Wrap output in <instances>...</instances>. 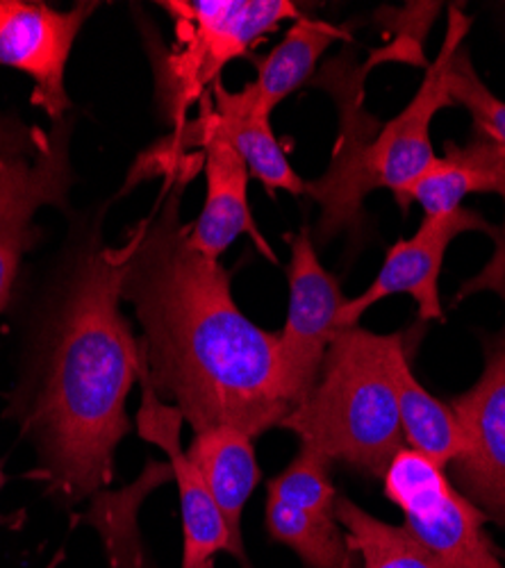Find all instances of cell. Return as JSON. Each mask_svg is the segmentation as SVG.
<instances>
[{
  "mask_svg": "<svg viewBox=\"0 0 505 568\" xmlns=\"http://www.w3.org/2000/svg\"><path fill=\"white\" fill-rule=\"evenodd\" d=\"M182 186L185 180L175 178L130 232L121 301L144 327L147 381L194 435L233 425L255 439L294 409L279 333L255 325L235 303L233 273L192 246L180 219Z\"/></svg>",
  "mask_w": 505,
  "mask_h": 568,
  "instance_id": "cell-1",
  "label": "cell"
},
{
  "mask_svg": "<svg viewBox=\"0 0 505 568\" xmlns=\"http://www.w3.org/2000/svg\"><path fill=\"white\" fill-rule=\"evenodd\" d=\"M130 244H91L60 305L26 428L43 462L37 476L67 503L94 498L114 478V450L130 433L125 400L142 348L121 314Z\"/></svg>",
  "mask_w": 505,
  "mask_h": 568,
  "instance_id": "cell-2",
  "label": "cell"
},
{
  "mask_svg": "<svg viewBox=\"0 0 505 568\" xmlns=\"http://www.w3.org/2000/svg\"><path fill=\"white\" fill-rule=\"evenodd\" d=\"M472 28V19L461 8H448V26L435 62L426 69L417 89L401 114L381 125L362 108L360 69L333 60L314 84L329 89L340 108V139L326 173L305 182L321 216L316 240L331 242L342 230L357 227L364 199L376 189H390L398 201L435 160L431 125L440 110L453 105L448 93V67Z\"/></svg>",
  "mask_w": 505,
  "mask_h": 568,
  "instance_id": "cell-3",
  "label": "cell"
},
{
  "mask_svg": "<svg viewBox=\"0 0 505 568\" xmlns=\"http://www.w3.org/2000/svg\"><path fill=\"white\" fill-rule=\"evenodd\" d=\"M392 335H374L360 325L333 339L310 394L279 425L333 464L342 462L370 478L403 450L387 351Z\"/></svg>",
  "mask_w": 505,
  "mask_h": 568,
  "instance_id": "cell-4",
  "label": "cell"
},
{
  "mask_svg": "<svg viewBox=\"0 0 505 568\" xmlns=\"http://www.w3.org/2000/svg\"><path fill=\"white\" fill-rule=\"evenodd\" d=\"M162 8L171 14L175 32L162 91L178 125L228 62L246 58L253 43L283 21L299 19L296 6L287 0H166Z\"/></svg>",
  "mask_w": 505,
  "mask_h": 568,
  "instance_id": "cell-5",
  "label": "cell"
},
{
  "mask_svg": "<svg viewBox=\"0 0 505 568\" xmlns=\"http://www.w3.org/2000/svg\"><path fill=\"white\" fill-rule=\"evenodd\" d=\"M69 130V121L41 132L0 119V314L12 298L21 257L34 244V214L43 205L67 207L73 184Z\"/></svg>",
  "mask_w": 505,
  "mask_h": 568,
  "instance_id": "cell-6",
  "label": "cell"
},
{
  "mask_svg": "<svg viewBox=\"0 0 505 568\" xmlns=\"http://www.w3.org/2000/svg\"><path fill=\"white\" fill-rule=\"evenodd\" d=\"M383 491L405 516V528L444 568H505L489 535L487 516L446 470L412 448L394 455L383 473Z\"/></svg>",
  "mask_w": 505,
  "mask_h": 568,
  "instance_id": "cell-7",
  "label": "cell"
},
{
  "mask_svg": "<svg viewBox=\"0 0 505 568\" xmlns=\"http://www.w3.org/2000/svg\"><path fill=\"white\" fill-rule=\"evenodd\" d=\"M448 407L463 435L461 453L448 462L453 485L505 528V323L485 337L478 383Z\"/></svg>",
  "mask_w": 505,
  "mask_h": 568,
  "instance_id": "cell-8",
  "label": "cell"
},
{
  "mask_svg": "<svg viewBox=\"0 0 505 568\" xmlns=\"http://www.w3.org/2000/svg\"><path fill=\"white\" fill-rule=\"evenodd\" d=\"M290 307L279 346L285 387L296 407L316 383L321 364L340 333L337 318L346 301L340 280L321 266L307 225L290 236Z\"/></svg>",
  "mask_w": 505,
  "mask_h": 568,
  "instance_id": "cell-9",
  "label": "cell"
},
{
  "mask_svg": "<svg viewBox=\"0 0 505 568\" xmlns=\"http://www.w3.org/2000/svg\"><path fill=\"white\" fill-rule=\"evenodd\" d=\"M99 6L78 3L62 12L46 3L0 0V67H10L32 80V105L62 123L71 110L64 87L73 43Z\"/></svg>",
  "mask_w": 505,
  "mask_h": 568,
  "instance_id": "cell-10",
  "label": "cell"
},
{
  "mask_svg": "<svg viewBox=\"0 0 505 568\" xmlns=\"http://www.w3.org/2000/svg\"><path fill=\"white\" fill-rule=\"evenodd\" d=\"M463 232H483L496 240V225L487 223L478 212L455 210L442 216H424L420 230L410 240H398L385 255V262L374 282L355 298H349L337 325L340 329L360 323L372 305L394 296L407 294L417 303L422 321H444L440 301V273L446 248Z\"/></svg>",
  "mask_w": 505,
  "mask_h": 568,
  "instance_id": "cell-11",
  "label": "cell"
},
{
  "mask_svg": "<svg viewBox=\"0 0 505 568\" xmlns=\"http://www.w3.org/2000/svg\"><path fill=\"white\" fill-rule=\"evenodd\" d=\"M140 383L144 394L140 414H137V430H140L142 439L160 446L169 457L173 480L180 491L182 568H196L199 564L214 559L219 552H233L231 532H228L221 509L199 468L188 457V450L180 446V428L185 418L153 392L142 368Z\"/></svg>",
  "mask_w": 505,
  "mask_h": 568,
  "instance_id": "cell-12",
  "label": "cell"
},
{
  "mask_svg": "<svg viewBox=\"0 0 505 568\" xmlns=\"http://www.w3.org/2000/svg\"><path fill=\"white\" fill-rule=\"evenodd\" d=\"M203 116L201 141L208 194L201 216L190 225V242L205 257L219 260L231 244H235L238 236L251 234L255 246L273 262L275 255L264 244L249 207V169L208 105Z\"/></svg>",
  "mask_w": 505,
  "mask_h": 568,
  "instance_id": "cell-13",
  "label": "cell"
},
{
  "mask_svg": "<svg viewBox=\"0 0 505 568\" xmlns=\"http://www.w3.org/2000/svg\"><path fill=\"white\" fill-rule=\"evenodd\" d=\"M448 93L453 105H463L472 114L474 134L467 146L489 178V194H498L505 203V101L485 87L465 49L455 53L448 67ZM496 230L489 262L478 275L463 284L457 301H465L478 292H496L505 298V219Z\"/></svg>",
  "mask_w": 505,
  "mask_h": 568,
  "instance_id": "cell-14",
  "label": "cell"
},
{
  "mask_svg": "<svg viewBox=\"0 0 505 568\" xmlns=\"http://www.w3.org/2000/svg\"><path fill=\"white\" fill-rule=\"evenodd\" d=\"M188 457L199 468L221 516L231 532L233 557L242 568H253L244 552L242 539V516L244 507L262 480L253 437L233 428V425H219L203 433H196Z\"/></svg>",
  "mask_w": 505,
  "mask_h": 568,
  "instance_id": "cell-15",
  "label": "cell"
},
{
  "mask_svg": "<svg viewBox=\"0 0 505 568\" xmlns=\"http://www.w3.org/2000/svg\"><path fill=\"white\" fill-rule=\"evenodd\" d=\"M214 121L244 160L249 175L260 180L266 192L283 189L290 194H305V182L287 160L281 141L271 130V116L260 110L253 87L228 91L219 80L212 84Z\"/></svg>",
  "mask_w": 505,
  "mask_h": 568,
  "instance_id": "cell-16",
  "label": "cell"
},
{
  "mask_svg": "<svg viewBox=\"0 0 505 568\" xmlns=\"http://www.w3.org/2000/svg\"><path fill=\"white\" fill-rule=\"evenodd\" d=\"M387 368L392 375L405 444L437 466L446 468L448 462L461 453V425H457L453 409L428 394L415 373H412L401 333H392Z\"/></svg>",
  "mask_w": 505,
  "mask_h": 568,
  "instance_id": "cell-17",
  "label": "cell"
},
{
  "mask_svg": "<svg viewBox=\"0 0 505 568\" xmlns=\"http://www.w3.org/2000/svg\"><path fill=\"white\" fill-rule=\"evenodd\" d=\"M340 37H344V32L333 23L299 17L283 41L273 45L271 53L253 60L257 80L251 82V87L260 110L271 116L275 105L283 103L290 93L312 78L321 55Z\"/></svg>",
  "mask_w": 505,
  "mask_h": 568,
  "instance_id": "cell-18",
  "label": "cell"
},
{
  "mask_svg": "<svg viewBox=\"0 0 505 568\" xmlns=\"http://www.w3.org/2000/svg\"><path fill=\"white\" fill-rule=\"evenodd\" d=\"M335 518L349 550L360 555L362 568H444L405 526L385 524L346 496H337Z\"/></svg>",
  "mask_w": 505,
  "mask_h": 568,
  "instance_id": "cell-19",
  "label": "cell"
},
{
  "mask_svg": "<svg viewBox=\"0 0 505 568\" xmlns=\"http://www.w3.org/2000/svg\"><path fill=\"white\" fill-rule=\"evenodd\" d=\"M173 480L169 462H151L140 478L121 491H99L94 507L87 514V524L103 532L105 546L112 552L114 568H142L140 535H137V511L147 496Z\"/></svg>",
  "mask_w": 505,
  "mask_h": 568,
  "instance_id": "cell-20",
  "label": "cell"
},
{
  "mask_svg": "<svg viewBox=\"0 0 505 568\" xmlns=\"http://www.w3.org/2000/svg\"><path fill=\"white\" fill-rule=\"evenodd\" d=\"M264 526L269 537L292 548L305 568H351L353 564L337 518L314 516L266 496Z\"/></svg>",
  "mask_w": 505,
  "mask_h": 568,
  "instance_id": "cell-21",
  "label": "cell"
},
{
  "mask_svg": "<svg viewBox=\"0 0 505 568\" xmlns=\"http://www.w3.org/2000/svg\"><path fill=\"white\" fill-rule=\"evenodd\" d=\"M472 194H489V180L467 144L446 141L444 155L412 182L396 203L403 210L420 203L424 216H442L461 210Z\"/></svg>",
  "mask_w": 505,
  "mask_h": 568,
  "instance_id": "cell-22",
  "label": "cell"
},
{
  "mask_svg": "<svg viewBox=\"0 0 505 568\" xmlns=\"http://www.w3.org/2000/svg\"><path fill=\"white\" fill-rule=\"evenodd\" d=\"M333 462L316 448L301 444L292 464L269 480V498L281 500L294 509L335 518L337 491L331 478Z\"/></svg>",
  "mask_w": 505,
  "mask_h": 568,
  "instance_id": "cell-23",
  "label": "cell"
},
{
  "mask_svg": "<svg viewBox=\"0 0 505 568\" xmlns=\"http://www.w3.org/2000/svg\"><path fill=\"white\" fill-rule=\"evenodd\" d=\"M196 568H214V559H210V561H203V564H199Z\"/></svg>",
  "mask_w": 505,
  "mask_h": 568,
  "instance_id": "cell-24",
  "label": "cell"
},
{
  "mask_svg": "<svg viewBox=\"0 0 505 568\" xmlns=\"http://www.w3.org/2000/svg\"><path fill=\"white\" fill-rule=\"evenodd\" d=\"M3 485H6V476H3V468H0V489H3Z\"/></svg>",
  "mask_w": 505,
  "mask_h": 568,
  "instance_id": "cell-25",
  "label": "cell"
}]
</instances>
